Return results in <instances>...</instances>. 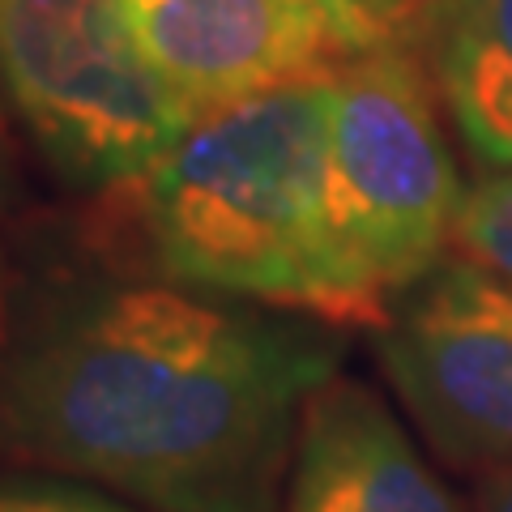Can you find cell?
Instances as JSON below:
<instances>
[{"mask_svg":"<svg viewBox=\"0 0 512 512\" xmlns=\"http://www.w3.org/2000/svg\"><path fill=\"white\" fill-rule=\"evenodd\" d=\"M333 73L205 116L133 184L163 282L372 329L329 218Z\"/></svg>","mask_w":512,"mask_h":512,"instance_id":"obj_2","label":"cell"},{"mask_svg":"<svg viewBox=\"0 0 512 512\" xmlns=\"http://www.w3.org/2000/svg\"><path fill=\"white\" fill-rule=\"evenodd\" d=\"M0 512H146L124 495L56 470H0Z\"/></svg>","mask_w":512,"mask_h":512,"instance_id":"obj_10","label":"cell"},{"mask_svg":"<svg viewBox=\"0 0 512 512\" xmlns=\"http://www.w3.org/2000/svg\"><path fill=\"white\" fill-rule=\"evenodd\" d=\"M478 512H512V470H495L483 483V500Z\"/></svg>","mask_w":512,"mask_h":512,"instance_id":"obj_12","label":"cell"},{"mask_svg":"<svg viewBox=\"0 0 512 512\" xmlns=\"http://www.w3.org/2000/svg\"><path fill=\"white\" fill-rule=\"evenodd\" d=\"M0 99L69 188H133L197 120L150 69L120 0H0Z\"/></svg>","mask_w":512,"mask_h":512,"instance_id":"obj_4","label":"cell"},{"mask_svg":"<svg viewBox=\"0 0 512 512\" xmlns=\"http://www.w3.org/2000/svg\"><path fill=\"white\" fill-rule=\"evenodd\" d=\"M299 5H308L338 35L346 56H359L389 43L393 30L410 18L402 0H299Z\"/></svg>","mask_w":512,"mask_h":512,"instance_id":"obj_11","label":"cell"},{"mask_svg":"<svg viewBox=\"0 0 512 512\" xmlns=\"http://www.w3.org/2000/svg\"><path fill=\"white\" fill-rule=\"evenodd\" d=\"M402 5H406V13H414V9H423L427 0H402Z\"/></svg>","mask_w":512,"mask_h":512,"instance_id":"obj_13","label":"cell"},{"mask_svg":"<svg viewBox=\"0 0 512 512\" xmlns=\"http://www.w3.org/2000/svg\"><path fill=\"white\" fill-rule=\"evenodd\" d=\"M423 56L474 158L512 171V0H427Z\"/></svg>","mask_w":512,"mask_h":512,"instance_id":"obj_8","label":"cell"},{"mask_svg":"<svg viewBox=\"0 0 512 512\" xmlns=\"http://www.w3.org/2000/svg\"><path fill=\"white\" fill-rule=\"evenodd\" d=\"M376 359L414 427L457 470H512V286L444 261L380 325Z\"/></svg>","mask_w":512,"mask_h":512,"instance_id":"obj_5","label":"cell"},{"mask_svg":"<svg viewBox=\"0 0 512 512\" xmlns=\"http://www.w3.org/2000/svg\"><path fill=\"white\" fill-rule=\"evenodd\" d=\"M466 188L444 141L436 82L393 39L333 69L329 218L372 329L448 261Z\"/></svg>","mask_w":512,"mask_h":512,"instance_id":"obj_3","label":"cell"},{"mask_svg":"<svg viewBox=\"0 0 512 512\" xmlns=\"http://www.w3.org/2000/svg\"><path fill=\"white\" fill-rule=\"evenodd\" d=\"M120 9L141 56L192 120L350 60L299 0H120Z\"/></svg>","mask_w":512,"mask_h":512,"instance_id":"obj_6","label":"cell"},{"mask_svg":"<svg viewBox=\"0 0 512 512\" xmlns=\"http://www.w3.org/2000/svg\"><path fill=\"white\" fill-rule=\"evenodd\" d=\"M453 248L461 261L512 286V171L483 175L474 188H466Z\"/></svg>","mask_w":512,"mask_h":512,"instance_id":"obj_9","label":"cell"},{"mask_svg":"<svg viewBox=\"0 0 512 512\" xmlns=\"http://www.w3.org/2000/svg\"><path fill=\"white\" fill-rule=\"evenodd\" d=\"M338 359L312 316L175 282L86 286L0 355V453L146 512H278L303 406Z\"/></svg>","mask_w":512,"mask_h":512,"instance_id":"obj_1","label":"cell"},{"mask_svg":"<svg viewBox=\"0 0 512 512\" xmlns=\"http://www.w3.org/2000/svg\"><path fill=\"white\" fill-rule=\"evenodd\" d=\"M282 512H461V504L372 384L338 372L303 406Z\"/></svg>","mask_w":512,"mask_h":512,"instance_id":"obj_7","label":"cell"}]
</instances>
